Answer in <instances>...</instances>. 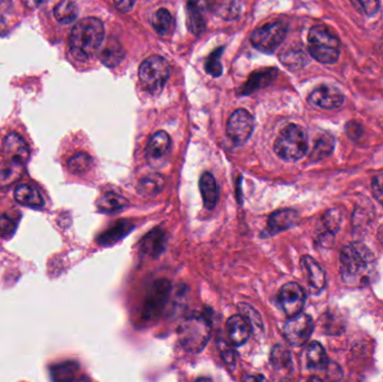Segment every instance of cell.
<instances>
[{
	"label": "cell",
	"mask_w": 383,
	"mask_h": 382,
	"mask_svg": "<svg viewBox=\"0 0 383 382\" xmlns=\"http://www.w3.org/2000/svg\"><path fill=\"white\" fill-rule=\"evenodd\" d=\"M77 370H79V367L77 366V363H62L60 366L52 368V377L53 379L58 380V381L74 380Z\"/></svg>",
	"instance_id": "obj_34"
},
{
	"label": "cell",
	"mask_w": 383,
	"mask_h": 382,
	"mask_svg": "<svg viewBox=\"0 0 383 382\" xmlns=\"http://www.w3.org/2000/svg\"><path fill=\"white\" fill-rule=\"evenodd\" d=\"M309 51L320 63L334 64L339 58V41L324 26H314L309 30Z\"/></svg>",
	"instance_id": "obj_4"
},
{
	"label": "cell",
	"mask_w": 383,
	"mask_h": 382,
	"mask_svg": "<svg viewBox=\"0 0 383 382\" xmlns=\"http://www.w3.org/2000/svg\"><path fill=\"white\" fill-rule=\"evenodd\" d=\"M339 264L343 281L351 286L367 285L375 275V256L367 246L358 242L343 248Z\"/></svg>",
	"instance_id": "obj_1"
},
{
	"label": "cell",
	"mask_w": 383,
	"mask_h": 382,
	"mask_svg": "<svg viewBox=\"0 0 383 382\" xmlns=\"http://www.w3.org/2000/svg\"><path fill=\"white\" fill-rule=\"evenodd\" d=\"M277 71L275 69H269L267 71L260 72V73L259 72H256V73L251 75L248 83L245 84L243 94H248L250 92H254V90H258V89L265 87L266 84L271 82L275 79Z\"/></svg>",
	"instance_id": "obj_27"
},
{
	"label": "cell",
	"mask_w": 383,
	"mask_h": 382,
	"mask_svg": "<svg viewBox=\"0 0 383 382\" xmlns=\"http://www.w3.org/2000/svg\"><path fill=\"white\" fill-rule=\"evenodd\" d=\"M301 266L311 288L314 289L315 292L322 291L326 284L325 272L322 266L311 256L303 257Z\"/></svg>",
	"instance_id": "obj_16"
},
{
	"label": "cell",
	"mask_w": 383,
	"mask_h": 382,
	"mask_svg": "<svg viewBox=\"0 0 383 382\" xmlns=\"http://www.w3.org/2000/svg\"><path fill=\"white\" fill-rule=\"evenodd\" d=\"M273 149L281 160L297 162L306 155L309 149L307 132L298 125H288L277 137Z\"/></svg>",
	"instance_id": "obj_3"
},
{
	"label": "cell",
	"mask_w": 383,
	"mask_h": 382,
	"mask_svg": "<svg viewBox=\"0 0 383 382\" xmlns=\"http://www.w3.org/2000/svg\"><path fill=\"white\" fill-rule=\"evenodd\" d=\"M213 8L216 9V13L224 18H233L238 16L239 13V3L237 0H215Z\"/></svg>",
	"instance_id": "obj_35"
},
{
	"label": "cell",
	"mask_w": 383,
	"mask_h": 382,
	"mask_svg": "<svg viewBox=\"0 0 383 382\" xmlns=\"http://www.w3.org/2000/svg\"><path fill=\"white\" fill-rule=\"evenodd\" d=\"M22 4L30 9L39 8L41 4L44 3L45 0H22Z\"/></svg>",
	"instance_id": "obj_45"
},
{
	"label": "cell",
	"mask_w": 383,
	"mask_h": 382,
	"mask_svg": "<svg viewBox=\"0 0 383 382\" xmlns=\"http://www.w3.org/2000/svg\"><path fill=\"white\" fill-rule=\"evenodd\" d=\"M250 323L242 315H233L226 322V332L229 336L230 341L235 347H240L248 341L251 334Z\"/></svg>",
	"instance_id": "obj_14"
},
{
	"label": "cell",
	"mask_w": 383,
	"mask_h": 382,
	"mask_svg": "<svg viewBox=\"0 0 383 382\" xmlns=\"http://www.w3.org/2000/svg\"><path fill=\"white\" fill-rule=\"evenodd\" d=\"M179 343L190 353H199L207 347L211 336V325L202 317H192L179 325Z\"/></svg>",
	"instance_id": "obj_5"
},
{
	"label": "cell",
	"mask_w": 383,
	"mask_h": 382,
	"mask_svg": "<svg viewBox=\"0 0 383 382\" xmlns=\"http://www.w3.org/2000/svg\"><path fill=\"white\" fill-rule=\"evenodd\" d=\"M306 363L311 370L320 371L327 367V355L322 344L314 341L306 349Z\"/></svg>",
	"instance_id": "obj_20"
},
{
	"label": "cell",
	"mask_w": 383,
	"mask_h": 382,
	"mask_svg": "<svg viewBox=\"0 0 383 382\" xmlns=\"http://www.w3.org/2000/svg\"><path fill=\"white\" fill-rule=\"evenodd\" d=\"M239 307H240L242 317L248 319V322L250 323L251 326L261 329V319H260L259 314L257 313L256 310H254L251 306L247 305V304H241Z\"/></svg>",
	"instance_id": "obj_39"
},
{
	"label": "cell",
	"mask_w": 383,
	"mask_h": 382,
	"mask_svg": "<svg viewBox=\"0 0 383 382\" xmlns=\"http://www.w3.org/2000/svg\"><path fill=\"white\" fill-rule=\"evenodd\" d=\"M298 219H299L298 213L294 210H281V211L275 212L268 220L266 231L269 236L285 231L287 229L295 226Z\"/></svg>",
	"instance_id": "obj_15"
},
{
	"label": "cell",
	"mask_w": 383,
	"mask_h": 382,
	"mask_svg": "<svg viewBox=\"0 0 383 382\" xmlns=\"http://www.w3.org/2000/svg\"><path fill=\"white\" fill-rule=\"evenodd\" d=\"M165 179L160 174H152L139 183L138 190L143 196H155L163 190Z\"/></svg>",
	"instance_id": "obj_29"
},
{
	"label": "cell",
	"mask_w": 383,
	"mask_h": 382,
	"mask_svg": "<svg viewBox=\"0 0 383 382\" xmlns=\"http://www.w3.org/2000/svg\"><path fill=\"white\" fill-rule=\"evenodd\" d=\"M378 238H379V241H380L381 245L383 246V226L380 227V229H379Z\"/></svg>",
	"instance_id": "obj_46"
},
{
	"label": "cell",
	"mask_w": 383,
	"mask_h": 382,
	"mask_svg": "<svg viewBox=\"0 0 383 382\" xmlns=\"http://www.w3.org/2000/svg\"><path fill=\"white\" fill-rule=\"evenodd\" d=\"M200 190H201L203 203L207 210L214 209L219 200L218 183L211 173H205L200 179Z\"/></svg>",
	"instance_id": "obj_19"
},
{
	"label": "cell",
	"mask_w": 383,
	"mask_h": 382,
	"mask_svg": "<svg viewBox=\"0 0 383 382\" xmlns=\"http://www.w3.org/2000/svg\"><path fill=\"white\" fill-rule=\"evenodd\" d=\"M286 34L287 28L284 23H268L254 30L251 36V43L260 52L273 53L284 42Z\"/></svg>",
	"instance_id": "obj_7"
},
{
	"label": "cell",
	"mask_w": 383,
	"mask_h": 382,
	"mask_svg": "<svg viewBox=\"0 0 383 382\" xmlns=\"http://www.w3.org/2000/svg\"><path fill=\"white\" fill-rule=\"evenodd\" d=\"M105 39V28L96 17H86L75 24L70 35V52L77 61H88L98 52Z\"/></svg>",
	"instance_id": "obj_2"
},
{
	"label": "cell",
	"mask_w": 383,
	"mask_h": 382,
	"mask_svg": "<svg viewBox=\"0 0 383 382\" xmlns=\"http://www.w3.org/2000/svg\"><path fill=\"white\" fill-rule=\"evenodd\" d=\"M18 167H20V166L7 168V170L0 172V187L7 186V185L11 184L13 182L16 181L17 179H20Z\"/></svg>",
	"instance_id": "obj_42"
},
{
	"label": "cell",
	"mask_w": 383,
	"mask_h": 382,
	"mask_svg": "<svg viewBox=\"0 0 383 382\" xmlns=\"http://www.w3.org/2000/svg\"><path fill=\"white\" fill-rule=\"evenodd\" d=\"M16 229V221L7 215H0V234L9 236L14 234Z\"/></svg>",
	"instance_id": "obj_41"
},
{
	"label": "cell",
	"mask_w": 383,
	"mask_h": 382,
	"mask_svg": "<svg viewBox=\"0 0 383 382\" xmlns=\"http://www.w3.org/2000/svg\"><path fill=\"white\" fill-rule=\"evenodd\" d=\"M124 58V49L118 42L110 39L103 46V51L100 53V60L107 66L118 65Z\"/></svg>",
	"instance_id": "obj_22"
},
{
	"label": "cell",
	"mask_w": 383,
	"mask_h": 382,
	"mask_svg": "<svg viewBox=\"0 0 383 382\" xmlns=\"http://www.w3.org/2000/svg\"><path fill=\"white\" fill-rule=\"evenodd\" d=\"M93 160L86 153H79L70 158L67 162V167L73 174H83L92 167Z\"/></svg>",
	"instance_id": "obj_30"
},
{
	"label": "cell",
	"mask_w": 383,
	"mask_h": 382,
	"mask_svg": "<svg viewBox=\"0 0 383 382\" xmlns=\"http://www.w3.org/2000/svg\"><path fill=\"white\" fill-rule=\"evenodd\" d=\"M223 47L215 50L214 52L209 56L207 62H205V70H207L209 75H213V77H220L222 73V65L220 63V56L223 52Z\"/></svg>",
	"instance_id": "obj_36"
},
{
	"label": "cell",
	"mask_w": 383,
	"mask_h": 382,
	"mask_svg": "<svg viewBox=\"0 0 383 382\" xmlns=\"http://www.w3.org/2000/svg\"><path fill=\"white\" fill-rule=\"evenodd\" d=\"M341 221H342V215L339 213V210H330L326 212V215L323 217L324 226L327 229L330 234H333L337 232L339 227H341Z\"/></svg>",
	"instance_id": "obj_37"
},
{
	"label": "cell",
	"mask_w": 383,
	"mask_h": 382,
	"mask_svg": "<svg viewBox=\"0 0 383 382\" xmlns=\"http://www.w3.org/2000/svg\"><path fill=\"white\" fill-rule=\"evenodd\" d=\"M280 60L285 66L290 70H298L306 65L307 58L305 53L298 50H290L280 56Z\"/></svg>",
	"instance_id": "obj_33"
},
{
	"label": "cell",
	"mask_w": 383,
	"mask_h": 382,
	"mask_svg": "<svg viewBox=\"0 0 383 382\" xmlns=\"http://www.w3.org/2000/svg\"><path fill=\"white\" fill-rule=\"evenodd\" d=\"M171 284L166 279H160L152 285L143 303V319L145 321L157 319L169 300Z\"/></svg>",
	"instance_id": "obj_9"
},
{
	"label": "cell",
	"mask_w": 383,
	"mask_h": 382,
	"mask_svg": "<svg viewBox=\"0 0 383 382\" xmlns=\"http://www.w3.org/2000/svg\"><path fill=\"white\" fill-rule=\"evenodd\" d=\"M309 100L315 107L322 108L326 110H333L343 105L344 96L339 89L334 87L320 86L313 91Z\"/></svg>",
	"instance_id": "obj_13"
},
{
	"label": "cell",
	"mask_w": 383,
	"mask_h": 382,
	"mask_svg": "<svg viewBox=\"0 0 383 382\" xmlns=\"http://www.w3.org/2000/svg\"><path fill=\"white\" fill-rule=\"evenodd\" d=\"M14 198L18 203L33 209H39L44 206V198L39 191L32 185H18L15 189Z\"/></svg>",
	"instance_id": "obj_18"
},
{
	"label": "cell",
	"mask_w": 383,
	"mask_h": 382,
	"mask_svg": "<svg viewBox=\"0 0 383 382\" xmlns=\"http://www.w3.org/2000/svg\"><path fill=\"white\" fill-rule=\"evenodd\" d=\"M218 345L219 350H220L221 357H222V359L226 361V364H229V366H235V350L232 349L231 345H230L228 342L224 341V340H220Z\"/></svg>",
	"instance_id": "obj_40"
},
{
	"label": "cell",
	"mask_w": 383,
	"mask_h": 382,
	"mask_svg": "<svg viewBox=\"0 0 383 382\" xmlns=\"http://www.w3.org/2000/svg\"><path fill=\"white\" fill-rule=\"evenodd\" d=\"M79 15L77 6L73 1L64 0L54 8V17L62 25H69L74 22Z\"/></svg>",
	"instance_id": "obj_23"
},
{
	"label": "cell",
	"mask_w": 383,
	"mask_h": 382,
	"mask_svg": "<svg viewBox=\"0 0 383 382\" xmlns=\"http://www.w3.org/2000/svg\"><path fill=\"white\" fill-rule=\"evenodd\" d=\"M128 203L129 202L124 196H119L116 193H107L100 198L98 201V208L100 211L105 212V213H113V212L124 209L128 205Z\"/></svg>",
	"instance_id": "obj_25"
},
{
	"label": "cell",
	"mask_w": 383,
	"mask_h": 382,
	"mask_svg": "<svg viewBox=\"0 0 383 382\" xmlns=\"http://www.w3.org/2000/svg\"><path fill=\"white\" fill-rule=\"evenodd\" d=\"M171 137L169 134L163 130L156 132L149 139L147 145V157L150 162H158L163 160L166 155L169 154L171 149Z\"/></svg>",
	"instance_id": "obj_17"
},
{
	"label": "cell",
	"mask_w": 383,
	"mask_h": 382,
	"mask_svg": "<svg viewBox=\"0 0 383 382\" xmlns=\"http://www.w3.org/2000/svg\"><path fill=\"white\" fill-rule=\"evenodd\" d=\"M333 149V136L328 135V134L320 136L315 143L314 148H313L312 154H311V160H314V162L324 160V158L332 154Z\"/></svg>",
	"instance_id": "obj_28"
},
{
	"label": "cell",
	"mask_w": 383,
	"mask_h": 382,
	"mask_svg": "<svg viewBox=\"0 0 383 382\" xmlns=\"http://www.w3.org/2000/svg\"><path fill=\"white\" fill-rule=\"evenodd\" d=\"M372 192L375 200L383 206V174L373 179Z\"/></svg>",
	"instance_id": "obj_43"
},
{
	"label": "cell",
	"mask_w": 383,
	"mask_h": 382,
	"mask_svg": "<svg viewBox=\"0 0 383 382\" xmlns=\"http://www.w3.org/2000/svg\"><path fill=\"white\" fill-rule=\"evenodd\" d=\"M214 4L215 0H190V5L193 6L194 8L199 9L202 13L212 9Z\"/></svg>",
	"instance_id": "obj_44"
},
{
	"label": "cell",
	"mask_w": 383,
	"mask_h": 382,
	"mask_svg": "<svg viewBox=\"0 0 383 382\" xmlns=\"http://www.w3.org/2000/svg\"><path fill=\"white\" fill-rule=\"evenodd\" d=\"M306 295L298 284L288 283L281 287L279 293V302L281 307L288 317L299 314L305 305Z\"/></svg>",
	"instance_id": "obj_11"
},
{
	"label": "cell",
	"mask_w": 383,
	"mask_h": 382,
	"mask_svg": "<svg viewBox=\"0 0 383 382\" xmlns=\"http://www.w3.org/2000/svg\"><path fill=\"white\" fill-rule=\"evenodd\" d=\"M133 228L134 227L128 221H119L109 231L101 236L99 242L103 246L113 245L119 240H122L124 236H127Z\"/></svg>",
	"instance_id": "obj_24"
},
{
	"label": "cell",
	"mask_w": 383,
	"mask_h": 382,
	"mask_svg": "<svg viewBox=\"0 0 383 382\" xmlns=\"http://www.w3.org/2000/svg\"><path fill=\"white\" fill-rule=\"evenodd\" d=\"M314 331L312 317L307 314H296L285 323L284 336L292 347H303Z\"/></svg>",
	"instance_id": "obj_8"
},
{
	"label": "cell",
	"mask_w": 383,
	"mask_h": 382,
	"mask_svg": "<svg viewBox=\"0 0 383 382\" xmlns=\"http://www.w3.org/2000/svg\"><path fill=\"white\" fill-rule=\"evenodd\" d=\"M4 155L16 166L25 165L30 158V147L22 136L11 132L6 136L3 144Z\"/></svg>",
	"instance_id": "obj_12"
},
{
	"label": "cell",
	"mask_w": 383,
	"mask_h": 382,
	"mask_svg": "<svg viewBox=\"0 0 383 382\" xmlns=\"http://www.w3.org/2000/svg\"><path fill=\"white\" fill-rule=\"evenodd\" d=\"M254 127V117L251 116V113L245 109H238L228 121L226 134L233 143L241 145L250 138Z\"/></svg>",
	"instance_id": "obj_10"
},
{
	"label": "cell",
	"mask_w": 383,
	"mask_h": 382,
	"mask_svg": "<svg viewBox=\"0 0 383 382\" xmlns=\"http://www.w3.org/2000/svg\"><path fill=\"white\" fill-rule=\"evenodd\" d=\"M186 23L190 33H193L194 35H200L205 32V20L203 13L199 9L194 8L193 6L188 5Z\"/></svg>",
	"instance_id": "obj_31"
},
{
	"label": "cell",
	"mask_w": 383,
	"mask_h": 382,
	"mask_svg": "<svg viewBox=\"0 0 383 382\" xmlns=\"http://www.w3.org/2000/svg\"><path fill=\"white\" fill-rule=\"evenodd\" d=\"M165 242V232L160 230V229H154L152 232H149L143 238V242H141V248L149 256L157 257L158 255L163 253Z\"/></svg>",
	"instance_id": "obj_21"
},
{
	"label": "cell",
	"mask_w": 383,
	"mask_h": 382,
	"mask_svg": "<svg viewBox=\"0 0 383 382\" xmlns=\"http://www.w3.org/2000/svg\"><path fill=\"white\" fill-rule=\"evenodd\" d=\"M271 363L277 370H280V371L290 370L292 368V355L288 350L280 347V345H277L271 352Z\"/></svg>",
	"instance_id": "obj_32"
},
{
	"label": "cell",
	"mask_w": 383,
	"mask_h": 382,
	"mask_svg": "<svg viewBox=\"0 0 383 382\" xmlns=\"http://www.w3.org/2000/svg\"><path fill=\"white\" fill-rule=\"evenodd\" d=\"M138 77L143 90L150 94H158L169 80V62L162 56H149L141 64Z\"/></svg>",
	"instance_id": "obj_6"
},
{
	"label": "cell",
	"mask_w": 383,
	"mask_h": 382,
	"mask_svg": "<svg viewBox=\"0 0 383 382\" xmlns=\"http://www.w3.org/2000/svg\"><path fill=\"white\" fill-rule=\"evenodd\" d=\"M356 7L368 16H373L377 14L380 7V0H353Z\"/></svg>",
	"instance_id": "obj_38"
},
{
	"label": "cell",
	"mask_w": 383,
	"mask_h": 382,
	"mask_svg": "<svg viewBox=\"0 0 383 382\" xmlns=\"http://www.w3.org/2000/svg\"><path fill=\"white\" fill-rule=\"evenodd\" d=\"M173 17L167 9L160 8L152 17V24L155 32L160 36H167L173 30Z\"/></svg>",
	"instance_id": "obj_26"
}]
</instances>
